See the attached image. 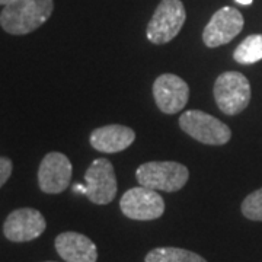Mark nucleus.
Instances as JSON below:
<instances>
[{"mask_svg": "<svg viewBox=\"0 0 262 262\" xmlns=\"http://www.w3.org/2000/svg\"><path fill=\"white\" fill-rule=\"evenodd\" d=\"M13 170V163L9 158L0 156V188L6 184V181L10 178Z\"/></svg>", "mask_w": 262, "mask_h": 262, "instance_id": "nucleus-17", "label": "nucleus"}, {"mask_svg": "<svg viewBox=\"0 0 262 262\" xmlns=\"http://www.w3.org/2000/svg\"><path fill=\"white\" fill-rule=\"evenodd\" d=\"M83 194L91 203L98 206H106L117 195V177L113 163L105 158L94 160L84 173Z\"/></svg>", "mask_w": 262, "mask_h": 262, "instance_id": "nucleus-6", "label": "nucleus"}, {"mask_svg": "<svg viewBox=\"0 0 262 262\" xmlns=\"http://www.w3.org/2000/svg\"><path fill=\"white\" fill-rule=\"evenodd\" d=\"M187 12L181 0H162L150 18L146 35L153 44H168L181 32Z\"/></svg>", "mask_w": 262, "mask_h": 262, "instance_id": "nucleus-3", "label": "nucleus"}, {"mask_svg": "<svg viewBox=\"0 0 262 262\" xmlns=\"http://www.w3.org/2000/svg\"><path fill=\"white\" fill-rule=\"evenodd\" d=\"M242 214L253 222H262V188L245 198L242 203Z\"/></svg>", "mask_w": 262, "mask_h": 262, "instance_id": "nucleus-16", "label": "nucleus"}, {"mask_svg": "<svg viewBox=\"0 0 262 262\" xmlns=\"http://www.w3.org/2000/svg\"><path fill=\"white\" fill-rule=\"evenodd\" d=\"M179 127L189 137L208 146H223L232 139L229 125L198 110L185 111L179 117Z\"/></svg>", "mask_w": 262, "mask_h": 262, "instance_id": "nucleus-5", "label": "nucleus"}, {"mask_svg": "<svg viewBox=\"0 0 262 262\" xmlns=\"http://www.w3.org/2000/svg\"><path fill=\"white\" fill-rule=\"evenodd\" d=\"M233 58L239 64H253L262 60V34L245 38L234 50Z\"/></svg>", "mask_w": 262, "mask_h": 262, "instance_id": "nucleus-15", "label": "nucleus"}, {"mask_svg": "<svg viewBox=\"0 0 262 262\" xmlns=\"http://www.w3.org/2000/svg\"><path fill=\"white\" fill-rule=\"evenodd\" d=\"M73 175V168L69 158L51 151L44 156L38 169V185L46 194H60L69 188Z\"/></svg>", "mask_w": 262, "mask_h": 262, "instance_id": "nucleus-9", "label": "nucleus"}, {"mask_svg": "<svg viewBox=\"0 0 262 262\" xmlns=\"http://www.w3.org/2000/svg\"><path fill=\"white\" fill-rule=\"evenodd\" d=\"M47 222L35 208H18L12 211L3 225V233L10 242H29L44 233Z\"/></svg>", "mask_w": 262, "mask_h": 262, "instance_id": "nucleus-10", "label": "nucleus"}, {"mask_svg": "<svg viewBox=\"0 0 262 262\" xmlns=\"http://www.w3.org/2000/svg\"><path fill=\"white\" fill-rule=\"evenodd\" d=\"M136 179L141 187L177 192L185 187L189 179V170L179 162H147L137 168Z\"/></svg>", "mask_w": 262, "mask_h": 262, "instance_id": "nucleus-2", "label": "nucleus"}, {"mask_svg": "<svg viewBox=\"0 0 262 262\" xmlns=\"http://www.w3.org/2000/svg\"><path fill=\"white\" fill-rule=\"evenodd\" d=\"M48 262H54V261H48Z\"/></svg>", "mask_w": 262, "mask_h": 262, "instance_id": "nucleus-20", "label": "nucleus"}, {"mask_svg": "<svg viewBox=\"0 0 262 262\" xmlns=\"http://www.w3.org/2000/svg\"><path fill=\"white\" fill-rule=\"evenodd\" d=\"M53 0H12L0 13V27L12 35H27L47 22Z\"/></svg>", "mask_w": 262, "mask_h": 262, "instance_id": "nucleus-1", "label": "nucleus"}, {"mask_svg": "<svg viewBox=\"0 0 262 262\" xmlns=\"http://www.w3.org/2000/svg\"><path fill=\"white\" fill-rule=\"evenodd\" d=\"M236 2H237L239 5H244V6H249V5L252 3L253 0H236Z\"/></svg>", "mask_w": 262, "mask_h": 262, "instance_id": "nucleus-18", "label": "nucleus"}, {"mask_svg": "<svg viewBox=\"0 0 262 262\" xmlns=\"http://www.w3.org/2000/svg\"><path fill=\"white\" fill-rule=\"evenodd\" d=\"M144 262H207L201 255L181 248H156L150 251Z\"/></svg>", "mask_w": 262, "mask_h": 262, "instance_id": "nucleus-14", "label": "nucleus"}, {"mask_svg": "<svg viewBox=\"0 0 262 262\" xmlns=\"http://www.w3.org/2000/svg\"><path fill=\"white\" fill-rule=\"evenodd\" d=\"M245 20L242 13L236 8L225 6L219 9L208 20L203 31V41L208 48L229 44L244 29Z\"/></svg>", "mask_w": 262, "mask_h": 262, "instance_id": "nucleus-8", "label": "nucleus"}, {"mask_svg": "<svg viewBox=\"0 0 262 262\" xmlns=\"http://www.w3.org/2000/svg\"><path fill=\"white\" fill-rule=\"evenodd\" d=\"M136 140V133L127 125L110 124L103 125L91 134V146L102 153H118L128 149Z\"/></svg>", "mask_w": 262, "mask_h": 262, "instance_id": "nucleus-13", "label": "nucleus"}, {"mask_svg": "<svg viewBox=\"0 0 262 262\" xmlns=\"http://www.w3.org/2000/svg\"><path fill=\"white\" fill-rule=\"evenodd\" d=\"M120 208L122 214L131 220L149 222L159 219L165 213V201L155 189L140 185L124 192Z\"/></svg>", "mask_w": 262, "mask_h": 262, "instance_id": "nucleus-7", "label": "nucleus"}, {"mask_svg": "<svg viewBox=\"0 0 262 262\" xmlns=\"http://www.w3.org/2000/svg\"><path fill=\"white\" fill-rule=\"evenodd\" d=\"M155 102L163 114H177L185 108L189 99V86L177 75H160L153 83Z\"/></svg>", "mask_w": 262, "mask_h": 262, "instance_id": "nucleus-11", "label": "nucleus"}, {"mask_svg": "<svg viewBox=\"0 0 262 262\" xmlns=\"http://www.w3.org/2000/svg\"><path fill=\"white\" fill-rule=\"evenodd\" d=\"M56 251L66 262H96V245L82 233L64 232L56 237Z\"/></svg>", "mask_w": 262, "mask_h": 262, "instance_id": "nucleus-12", "label": "nucleus"}, {"mask_svg": "<svg viewBox=\"0 0 262 262\" xmlns=\"http://www.w3.org/2000/svg\"><path fill=\"white\" fill-rule=\"evenodd\" d=\"M10 2H12V0H0V5H2V6H6Z\"/></svg>", "mask_w": 262, "mask_h": 262, "instance_id": "nucleus-19", "label": "nucleus"}, {"mask_svg": "<svg viewBox=\"0 0 262 262\" xmlns=\"http://www.w3.org/2000/svg\"><path fill=\"white\" fill-rule=\"evenodd\" d=\"M213 94L222 113L237 115L251 102V83L239 72H226L215 79Z\"/></svg>", "mask_w": 262, "mask_h": 262, "instance_id": "nucleus-4", "label": "nucleus"}]
</instances>
